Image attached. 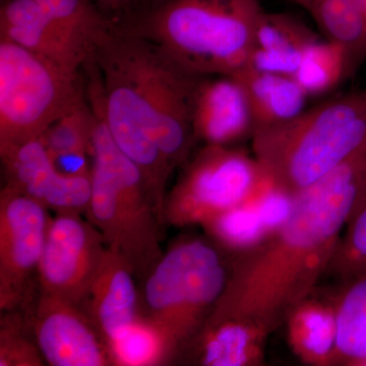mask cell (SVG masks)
Wrapping results in <instances>:
<instances>
[{
	"mask_svg": "<svg viewBox=\"0 0 366 366\" xmlns=\"http://www.w3.org/2000/svg\"><path fill=\"white\" fill-rule=\"evenodd\" d=\"M366 182V151L296 194L292 214L257 247L228 257L222 295L207 320L237 319L269 335L327 274Z\"/></svg>",
	"mask_w": 366,
	"mask_h": 366,
	"instance_id": "1",
	"label": "cell"
},
{
	"mask_svg": "<svg viewBox=\"0 0 366 366\" xmlns=\"http://www.w3.org/2000/svg\"><path fill=\"white\" fill-rule=\"evenodd\" d=\"M261 0H161L118 30L157 43L197 76H233L249 64Z\"/></svg>",
	"mask_w": 366,
	"mask_h": 366,
	"instance_id": "2",
	"label": "cell"
},
{
	"mask_svg": "<svg viewBox=\"0 0 366 366\" xmlns=\"http://www.w3.org/2000/svg\"><path fill=\"white\" fill-rule=\"evenodd\" d=\"M95 129L92 142V192L86 219L141 282L162 257V226L143 174L113 141L103 110L102 86H89Z\"/></svg>",
	"mask_w": 366,
	"mask_h": 366,
	"instance_id": "3",
	"label": "cell"
},
{
	"mask_svg": "<svg viewBox=\"0 0 366 366\" xmlns=\"http://www.w3.org/2000/svg\"><path fill=\"white\" fill-rule=\"evenodd\" d=\"M252 154L291 194L366 151V91L329 99L284 124L254 132Z\"/></svg>",
	"mask_w": 366,
	"mask_h": 366,
	"instance_id": "4",
	"label": "cell"
},
{
	"mask_svg": "<svg viewBox=\"0 0 366 366\" xmlns=\"http://www.w3.org/2000/svg\"><path fill=\"white\" fill-rule=\"evenodd\" d=\"M228 269L227 254L209 237H185L141 281L139 317L160 341L163 362H175L203 326L222 295Z\"/></svg>",
	"mask_w": 366,
	"mask_h": 366,
	"instance_id": "5",
	"label": "cell"
},
{
	"mask_svg": "<svg viewBox=\"0 0 366 366\" xmlns=\"http://www.w3.org/2000/svg\"><path fill=\"white\" fill-rule=\"evenodd\" d=\"M92 59L129 81L155 122L159 146L173 171L185 165L197 143L192 108L203 76L185 71L157 43L115 26L94 42Z\"/></svg>",
	"mask_w": 366,
	"mask_h": 366,
	"instance_id": "6",
	"label": "cell"
},
{
	"mask_svg": "<svg viewBox=\"0 0 366 366\" xmlns=\"http://www.w3.org/2000/svg\"><path fill=\"white\" fill-rule=\"evenodd\" d=\"M86 94L79 72L0 38V151L39 139Z\"/></svg>",
	"mask_w": 366,
	"mask_h": 366,
	"instance_id": "7",
	"label": "cell"
},
{
	"mask_svg": "<svg viewBox=\"0 0 366 366\" xmlns=\"http://www.w3.org/2000/svg\"><path fill=\"white\" fill-rule=\"evenodd\" d=\"M268 177L254 154L233 146H204L168 192L164 224L204 227L247 202Z\"/></svg>",
	"mask_w": 366,
	"mask_h": 366,
	"instance_id": "8",
	"label": "cell"
},
{
	"mask_svg": "<svg viewBox=\"0 0 366 366\" xmlns=\"http://www.w3.org/2000/svg\"><path fill=\"white\" fill-rule=\"evenodd\" d=\"M9 185L0 192V312L24 310L35 295L51 217Z\"/></svg>",
	"mask_w": 366,
	"mask_h": 366,
	"instance_id": "9",
	"label": "cell"
},
{
	"mask_svg": "<svg viewBox=\"0 0 366 366\" xmlns=\"http://www.w3.org/2000/svg\"><path fill=\"white\" fill-rule=\"evenodd\" d=\"M106 249L102 235L88 219L79 214H55L38 268V290L79 305Z\"/></svg>",
	"mask_w": 366,
	"mask_h": 366,
	"instance_id": "10",
	"label": "cell"
},
{
	"mask_svg": "<svg viewBox=\"0 0 366 366\" xmlns=\"http://www.w3.org/2000/svg\"><path fill=\"white\" fill-rule=\"evenodd\" d=\"M46 365H115L112 348L79 305L38 290L25 308Z\"/></svg>",
	"mask_w": 366,
	"mask_h": 366,
	"instance_id": "11",
	"label": "cell"
},
{
	"mask_svg": "<svg viewBox=\"0 0 366 366\" xmlns=\"http://www.w3.org/2000/svg\"><path fill=\"white\" fill-rule=\"evenodd\" d=\"M6 185L55 214L86 215L91 177H67L55 167L41 137L0 151Z\"/></svg>",
	"mask_w": 366,
	"mask_h": 366,
	"instance_id": "12",
	"label": "cell"
},
{
	"mask_svg": "<svg viewBox=\"0 0 366 366\" xmlns=\"http://www.w3.org/2000/svg\"><path fill=\"white\" fill-rule=\"evenodd\" d=\"M192 131L204 146L230 147L252 139L254 119L239 81L233 76H203L192 108Z\"/></svg>",
	"mask_w": 366,
	"mask_h": 366,
	"instance_id": "13",
	"label": "cell"
},
{
	"mask_svg": "<svg viewBox=\"0 0 366 366\" xmlns=\"http://www.w3.org/2000/svg\"><path fill=\"white\" fill-rule=\"evenodd\" d=\"M136 277L124 257L106 249L95 278L79 307L112 348L113 342L141 320Z\"/></svg>",
	"mask_w": 366,
	"mask_h": 366,
	"instance_id": "14",
	"label": "cell"
},
{
	"mask_svg": "<svg viewBox=\"0 0 366 366\" xmlns=\"http://www.w3.org/2000/svg\"><path fill=\"white\" fill-rule=\"evenodd\" d=\"M0 38L79 72L92 50L64 32L36 0H7L0 9Z\"/></svg>",
	"mask_w": 366,
	"mask_h": 366,
	"instance_id": "15",
	"label": "cell"
},
{
	"mask_svg": "<svg viewBox=\"0 0 366 366\" xmlns=\"http://www.w3.org/2000/svg\"><path fill=\"white\" fill-rule=\"evenodd\" d=\"M269 336L247 320H207L177 361L201 366L262 365Z\"/></svg>",
	"mask_w": 366,
	"mask_h": 366,
	"instance_id": "16",
	"label": "cell"
},
{
	"mask_svg": "<svg viewBox=\"0 0 366 366\" xmlns=\"http://www.w3.org/2000/svg\"><path fill=\"white\" fill-rule=\"evenodd\" d=\"M288 345L307 365L334 366L338 322L335 295L320 297L315 291L286 315Z\"/></svg>",
	"mask_w": 366,
	"mask_h": 366,
	"instance_id": "17",
	"label": "cell"
},
{
	"mask_svg": "<svg viewBox=\"0 0 366 366\" xmlns=\"http://www.w3.org/2000/svg\"><path fill=\"white\" fill-rule=\"evenodd\" d=\"M317 40L292 14L264 11L255 29L249 66L293 78L308 48Z\"/></svg>",
	"mask_w": 366,
	"mask_h": 366,
	"instance_id": "18",
	"label": "cell"
},
{
	"mask_svg": "<svg viewBox=\"0 0 366 366\" xmlns=\"http://www.w3.org/2000/svg\"><path fill=\"white\" fill-rule=\"evenodd\" d=\"M233 78L245 92L254 132L287 122L305 110L308 95L292 76L247 66Z\"/></svg>",
	"mask_w": 366,
	"mask_h": 366,
	"instance_id": "19",
	"label": "cell"
},
{
	"mask_svg": "<svg viewBox=\"0 0 366 366\" xmlns=\"http://www.w3.org/2000/svg\"><path fill=\"white\" fill-rule=\"evenodd\" d=\"M95 114L88 95L59 117L41 137L53 164L62 174L91 177Z\"/></svg>",
	"mask_w": 366,
	"mask_h": 366,
	"instance_id": "20",
	"label": "cell"
},
{
	"mask_svg": "<svg viewBox=\"0 0 366 366\" xmlns=\"http://www.w3.org/2000/svg\"><path fill=\"white\" fill-rule=\"evenodd\" d=\"M302 7L326 40L346 48L356 66L366 60V25L354 0H291Z\"/></svg>",
	"mask_w": 366,
	"mask_h": 366,
	"instance_id": "21",
	"label": "cell"
},
{
	"mask_svg": "<svg viewBox=\"0 0 366 366\" xmlns=\"http://www.w3.org/2000/svg\"><path fill=\"white\" fill-rule=\"evenodd\" d=\"M340 285L334 366H366V279Z\"/></svg>",
	"mask_w": 366,
	"mask_h": 366,
	"instance_id": "22",
	"label": "cell"
},
{
	"mask_svg": "<svg viewBox=\"0 0 366 366\" xmlns=\"http://www.w3.org/2000/svg\"><path fill=\"white\" fill-rule=\"evenodd\" d=\"M358 66L346 48L332 41H315L293 79L308 96L320 95L352 76Z\"/></svg>",
	"mask_w": 366,
	"mask_h": 366,
	"instance_id": "23",
	"label": "cell"
},
{
	"mask_svg": "<svg viewBox=\"0 0 366 366\" xmlns=\"http://www.w3.org/2000/svg\"><path fill=\"white\" fill-rule=\"evenodd\" d=\"M203 228L207 237L228 257L252 249L271 235L249 199L217 217Z\"/></svg>",
	"mask_w": 366,
	"mask_h": 366,
	"instance_id": "24",
	"label": "cell"
},
{
	"mask_svg": "<svg viewBox=\"0 0 366 366\" xmlns=\"http://www.w3.org/2000/svg\"><path fill=\"white\" fill-rule=\"evenodd\" d=\"M327 274L340 284L366 279V182L347 221Z\"/></svg>",
	"mask_w": 366,
	"mask_h": 366,
	"instance_id": "25",
	"label": "cell"
},
{
	"mask_svg": "<svg viewBox=\"0 0 366 366\" xmlns=\"http://www.w3.org/2000/svg\"><path fill=\"white\" fill-rule=\"evenodd\" d=\"M57 26L93 50L94 42L113 25L91 0H36Z\"/></svg>",
	"mask_w": 366,
	"mask_h": 366,
	"instance_id": "26",
	"label": "cell"
},
{
	"mask_svg": "<svg viewBox=\"0 0 366 366\" xmlns=\"http://www.w3.org/2000/svg\"><path fill=\"white\" fill-rule=\"evenodd\" d=\"M44 358L34 339L25 310L1 314L0 366H42Z\"/></svg>",
	"mask_w": 366,
	"mask_h": 366,
	"instance_id": "27",
	"label": "cell"
},
{
	"mask_svg": "<svg viewBox=\"0 0 366 366\" xmlns=\"http://www.w3.org/2000/svg\"><path fill=\"white\" fill-rule=\"evenodd\" d=\"M117 365H153L163 362V349L155 333L139 320L113 342Z\"/></svg>",
	"mask_w": 366,
	"mask_h": 366,
	"instance_id": "28",
	"label": "cell"
},
{
	"mask_svg": "<svg viewBox=\"0 0 366 366\" xmlns=\"http://www.w3.org/2000/svg\"><path fill=\"white\" fill-rule=\"evenodd\" d=\"M96 6L113 26H119L137 9L141 0H95Z\"/></svg>",
	"mask_w": 366,
	"mask_h": 366,
	"instance_id": "29",
	"label": "cell"
},
{
	"mask_svg": "<svg viewBox=\"0 0 366 366\" xmlns=\"http://www.w3.org/2000/svg\"><path fill=\"white\" fill-rule=\"evenodd\" d=\"M354 1L357 4L361 16H362L363 21H365L366 25V0H354Z\"/></svg>",
	"mask_w": 366,
	"mask_h": 366,
	"instance_id": "30",
	"label": "cell"
},
{
	"mask_svg": "<svg viewBox=\"0 0 366 366\" xmlns=\"http://www.w3.org/2000/svg\"><path fill=\"white\" fill-rule=\"evenodd\" d=\"M141 1H142V0H141ZM159 1H161V0H144V6H142V7L151 6V4H156V2H159ZM142 7H141V9H142Z\"/></svg>",
	"mask_w": 366,
	"mask_h": 366,
	"instance_id": "31",
	"label": "cell"
}]
</instances>
